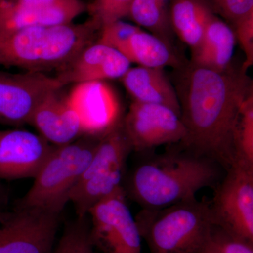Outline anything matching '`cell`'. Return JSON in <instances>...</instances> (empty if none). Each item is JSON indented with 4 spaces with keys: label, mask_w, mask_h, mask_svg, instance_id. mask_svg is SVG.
<instances>
[{
    "label": "cell",
    "mask_w": 253,
    "mask_h": 253,
    "mask_svg": "<svg viewBox=\"0 0 253 253\" xmlns=\"http://www.w3.org/2000/svg\"><path fill=\"white\" fill-rule=\"evenodd\" d=\"M175 88L186 136L181 144L226 169L235 158L234 134L241 108L253 93L247 70L217 71L186 61L175 69Z\"/></svg>",
    "instance_id": "1"
},
{
    "label": "cell",
    "mask_w": 253,
    "mask_h": 253,
    "mask_svg": "<svg viewBox=\"0 0 253 253\" xmlns=\"http://www.w3.org/2000/svg\"><path fill=\"white\" fill-rule=\"evenodd\" d=\"M168 146L161 154L141 153L142 158L126 174V198L141 209H159L194 199L201 189H214L225 173L217 161L180 143Z\"/></svg>",
    "instance_id": "2"
},
{
    "label": "cell",
    "mask_w": 253,
    "mask_h": 253,
    "mask_svg": "<svg viewBox=\"0 0 253 253\" xmlns=\"http://www.w3.org/2000/svg\"><path fill=\"white\" fill-rule=\"evenodd\" d=\"M101 25L89 18L70 23L0 35V66L30 72L59 71L95 42Z\"/></svg>",
    "instance_id": "3"
},
{
    "label": "cell",
    "mask_w": 253,
    "mask_h": 253,
    "mask_svg": "<svg viewBox=\"0 0 253 253\" xmlns=\"http://www.w3.org/2000/svg\"><path fill=\"white\" fill-rule=\"evenodd\" d=\"M134 218L150 253H199L214 225L210 201L196 198L141 209Z\"/></svg>",
    "instance_id": "4"
},
{
    "label": "cell",
    "mask_w": 253,
    "mask_h": 253,
    "mask_svg": "<svg viewBox=\"0 0 253 253\" xmlns=\"http://www.w3.org/2000/svg\"><path fill=\"white\" fill-rule=\"evenodd\" d=\"M101 138L84 135L70 144L54 146L33 186L15 206L61 214Z\"/></svg>",
    "instance_id": "5"
},
{
    "label": "cell",
    "mask_w": 253,
    "mask_h": 253,
    "mask_svg": "<svg viewBox=\"0 0 253 253\" xmlns=\"http://www.w3.org/2000/svg\"><path fill=\"white\" fill-rule=\"evenodd\" d=\"M123 121L100 140L90 163L70 195L78 218L88 216L100 201L123 189L126 161L132 152Z\"/></svg>",
    "instance_id": "6"
},
{
    "label": "cell",
    "mask_w": 253,
    "mask_h": 253,
    "mask_svg": "<svg viewBox=\"0 0 253 253\" xmlns=\"http://www.w3.org/2000/svg\"><path fill=\"white\" fill-rule=\"evenodd\" d=\"M213 189L214 225L253 243V164L234 159Z\"/></svg>",
    "instance_id": "7"
},
{
    "label": "cell",
    "mask_w": 253,
    "mask_h": 253,
    "mask_svg": "<svg viewBox=\"0 0 253 253\" xmlns=\"http://www.w3.org/2000/svg\"><path fill=\"white\" fill-rule=\"evenodd\" d=\"M60 214L39 208L0 211V253H52Z\"/></svg>",
    "instance_id": "8"
},
{
    "label": "cell",
    "mask_w": 253,
    "mask_h": 253,
    "mask_svg": "<svg viewBox=\"0 0 253 253\" xmlns=\"http://www.w3.org/2000/svg\"><path fill=\"white\" fill-rule=\"evenodd\" d=\"M89 235L101 253H142L141 236L124 189L100 201L88 213Z\"/></svg>",
    "instance_id": "9"
},
{
    "label": "cell",
    "mask_w": 253,
    "mask_h": 253,
    "mask_svg": "<svg viewBox=\"0 0 253 253\" xmlns=\"http://www.w3.org/2000/svg\"><path fill=\"white\" fill-rule=\"evenodd\" d=\"M63 87L57 78L45 73L0 71V125H30L42 101Z\"/></svg>",
    "instance_id": "10"
},
{
    "label": "cell",
    "mask_w": 253,
    "mask_h": 253,
    "mask_svg": "<svg viewBox=\"0 0 253 253\" xmlns=\"http://www.w3.org/2000/svg\"><path fill=\"white\" fill-rule=\"evenodd\" d=\"M123 125L132 151L139 154L182 142L186 136L180 116L162 105L131 101Z\"/></svg>",
    "instance_id": "11"
},
{
    "label": "cell",
    "mask_w": 253,
    "mask_h": 253,
    "mask_svg": "<svg viewBox=\"0 0 253 253\" xmlns=\"http://www.w3.org/2000/svg\"><path fill=\"white\" fill-rule=\"evenodd\" d=\"M66 100L77 113L84 135L101 137L124 117L119 96L107 82L74 84Z\"/></svg>",
    "instance_id": "12"
},
{
    "label": "cell",
    "mask_w": 253,
    "mask_h": 253,
    "mask_svg": "<svg viewBox=\"0 0 253 253\" xmlns=\"http://www.w3.org/2000/svg\"><path fill=\"white\" fill-rule=\"evenodd\" d=\"M54 146L31 131L0 130V181L34 179Z\"/></svg>",
    "instance_id": "13"
},
{
    "label": "cell",
    "mask_w": 253,
    "mask_h": 253,
    "mask_svg": "<svg viewBox=\"0 0 253 253\" xmlns=\"http://www.w3.org/2000/svg\"><path fill=\"white\" fill-rule=\"evenodd\" d=\"M131 68V63L117 49L95 42L82 50L56 77L63 86L90 81L121 80Z\"/></svg>",
    "instance_id": "14"
},
{
    "label": "cell",
    "mask_w": 253,
    "mask_h": 253,
    "mask_svg": "<svg viewBox=\"0 0 253 253\" xmlns=\"http://www.w3.org/2000/svg\"><path fill=\"white\" fill-rule=\"evenodd\" d=\"M59 91L51 92L42 101L30 123L54 146L70 144L84 136L77 113L66 96H59Z\"/></svg>",
    "instance_id": "15"
},
{
    "label": "cell",
    "mask_w": 253,
    "mask_h": 253,
    "mask_svg": "<svg viewBox=\"0 0 253 253\" xmlns=\"http://www.w3.org/2000/svg\"><path fill=\"white\" fill-rule=\"evenodd\" d=\"M87 3L82 0L46 9H26L0 1V35L27 28L66 24L86 12Z\"/></svg>",
    "instance_id": "16"
},
{
    "label": "cell",
    "mask_w": 253,
    "mask_h": 253,
    "mask_svg": "<svg viewBox=\"0 0 253 253\" xmlns=\"http://www.w3.org/2000/svg\"><path fill=\"white\" fill-rule=\"evenodd\" d=\"M121 81L132 101L162 105L173 110L181 117L175 88L163 68L139 66L130 68Z\"/></svg>",
    "instance_id": "17"
},
{
    "label": "cell",
    "mask_w": 253,
    "mask_h": 253,
    "mask_svg": "<svg viewBox=\"0 0 253 253\" xmlns=\"http://www.w3.org/2000/svg\"><path fill=\"white\" fill-rule=\"evenodd\" d=\"M236 44L233 28L213 14L208 21L199 46L191 51L190 62L217 71H224L232 65Z\"/></svg>",
    "instance_id": "18"
},
{
    "label": "cell",
    "mask_w": 253,
    "mask_h": 253,
    "mask_svg": "<svg viewBox=\"0 0 253 253\" xmlns=\"http://www.w3.org/2000/svg\"><path fill=\"white\" fill-rule=\"evenodd\" d=\"M119 51L131 63L143 67L163 69L169 66L177 69L186 62L176 54L174 46L141 29L134 33Z\"/></svg>",
    "instance_id": "19"
},
{
    "label": "cell",
    "mask_w": 253,
    "mask_h": 253,
    "mask_svg": "<svg viewBox=\"0 0 253 253\" xmlns=\"http://www.w3.org/2000/svg\"><path fill=\"white\" fill-rule=\"evenodd\" d=\"M169 19L173 33L182 42L196 49L212 15L204 0H169Z\"/></svg>",
    "instance_id": "20"
},
{
    "label": "cell",
    "mask_w": 253,
    "mask_h": 253,
    "mask_svg": "<svg viewBox=\"0 0 253 253\" xmlns=\"http://www.w3.org/2000/svg\"><path fill=\"white\" fill-rule=\"evenodd\" d=\"M169 4L168 0H133L128 17L139 27L146 28L169 45L174 46Z\"/></svg>",
    "instance_id": "21"
},
{
    "label": "cell",
    "mask_w": 253,
    "mask_h": 253,
    "mask_svg": "<svg viewBox=\"0 0 253 253\" xmlns=\"http://www.w3.org/2000/svg\"><path fill=\"white\" fill-rule=\"evenodd\" d=\"M52 253H96L89 235L88 216L66 225Z\"/></svg>",
    "instance_id": "22"
},
{
    "label": "cell",
    "mask_w": 253,
    "mask_h": 253,
    "mask_svg": "<svg viewBox=\"0 0 253 253\" xmlns=\"http://www.w3.org/2000/svg\"><path fill=\"white\" fill-rule=\"evenodd\" d=\"M235 158L253 164V93L241 108L234 134Z\"/></svg>",
    "instance_id": "23"
},
{
    "label": "cell",
    "mask_w": 253,
    "mask_h": 253,
    "mask_svg": "<svg viewBox=\"0 0 253 253\" xmlns=\"http://www.w3.org/2000/svg\"><path fill=\"white\" fill-rule=\"evenodd\" d=\"M199 253H253V243L214 225Z\"/></svg>",
    "instance_id": "24"
},
{
    "label": "cell",
    "mask_w": 253,
    "mask_h": 253,
    "mask_svg": "<svg viewBox=\"0 0 253 253\" xmlns=\"http://www.w3.org/2000/svg\"><path fill=\"white\" fill-rule=\"evenodd\" d=\"M133 0H93L87 4L86 12L101 25L128 17Z\"/></svg>",
    "instance_id": "25"
},
{
    "label": "cell",
    "mask_w": 253,
    "mask_h": 253,
    "mask_svg": "<svg viewBox=\"0 0 253 253\" xmlns=\"http://www.w3.org/2000/svg\"><path fill=\"white\" fill-rule=\"evenodd\" d=\"M140 29L136 25L118 20L101 26L96 42L120 51L131 37Z\"/></svg>",
    "instance_id": "26"
},
{
    "label": "cell",
    "mask_w": 253,
    "mask_h": 253,
    "mask_svg": "<svg viewBox=\"0 0 253 253\" xmlns=\"http://www.w3.org/2000/svg\"><path fill=\"white\" fill-rule=\"evenodd\" d=\"M212 12L231 26L253 12V0H204Z\"/></svg>",
    "instance_id": "27"
},
{
    "label": "cell",
    "mask_w": 253,
    "mask_h": 253,
    "mask_svg": "<svg viewBox=\"0 0 253 253\" xmlns=\"http://www.w3.org/2000/svg\"><path fill=\"white\" fill-rule=\"evenodd\" d=\"M231 28L234 30L236 42H239L246 56L242 67L248 70L253 63V12L240 19Z\"/></svg>",
    "instance_id": "28"
},
{
    "label": "cell",
    "mask_w": 253,
    "mask_h": 253,
    "mask_svg": "<svg viewBox=\"0 0 253 253\" xmlns=\"http://www.w3.org/2000/svg\"><path fill=\"white\" fill-rule=\"evenodd\" d=\"M6 4L26 9H46L71 2L75 0H0Z\"/></svg>",
    "instance_id": "29"
},
{
    "label": "cell",
    "mask_w": 253,
    "mask_h": 253,
    "mask_svg": "<svg viewBox=\"0 0 253 253\" xmlns=\"http://www.w3.org/2000/svg\"><path fill=\"white\" fill-rule=\"evenodd\" d=\"M9 202V191L0 181V211L6 208Z\"/></svg>",
    "instance_id": "30"
}]
</instances>
